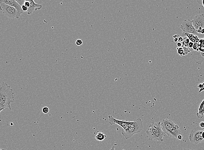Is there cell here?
I'll list each match as a JSON object with an SVG mask.
<instances>
[{"instance_id":"obj_29","label":"cell","mask_w":204,"mask_h":150,"mask_svg":"<svg viewBox=\"0 0 204 150\" xmlns=\"http://www.w3.org/2000/svg\"><path fill=\"white\" fill-rule=\"evenodd\" d=\"M178 42L179 43H182L183 42V38L182 37L180 36V37L178 38Z\"/></svg>"},{"instance_id":"obj_37","label":"cell","mask_w":204,"mask_h":150,"mask_svg":"<svg viewBox=\"0 0 204 150\" xmlns=\"http://www.w3.org/2000/svg\"><path fill=\"white\" fill-rule=\"evenodd\" d=\"M2 150H6L5 149H2Z\"/></svg>"},{"instance_id":"obj_3","label":"cell","mask_w":204,"mask_h":150,"mask_svg":"<svg viewBox=\"0 0 204 150\" xmlns=\"http://www.w3.org/2000/svg\"><path fill=\"white\" fill-rule=\"evenodd\" d=\"M161 125L163 132L170 138L177 139L178 135H181V131L178 125L170 119H163Z\"/></svg>"},{"instance_id":"obj_20","label":"cell","mask_w":204,"mask_h":150,"mask_svg":"<svg viewBox=\"0 0 204 150\" xmlns=\"http://www.w3.org/2000/svg\"><path fill=\"white\" fill-rule=\"evenodd\" d=\"M42 112L44 114H47L49 112V109L47 107H44L42 109Z\"/></svg>"},{"instance_id":"obj_32","label":"cell","mask_w":204,"mask_h":150,"mask_svg":"<svg viewBox=\"0 0 204 150\" xmlns=\"http://www.w3.org/2000/svg\"><path fill=\"white\" fill-rule=\"evenodd\" d=\"M180 37V36L178 34L175 35L174 36H173V37L174 38V39H178Z\"/></svg>"},{"instance_id":"obj_30","label":"cell","mask_w":204,"mask_h":150,"mask_svg":"<svg viewBox=\"0 0 204 150\" xmlns=\"http://www.w3.org/2000/svg\"><path fill=\"white\" fill-rule=\"evenodd\" d=\"M177 46L178 47V48H181L182 46V43L178 42V43H177Z\"/></svg>"},{"instance_id":"obj_24","label":"cell","mask_w":204,"mask_h":150,"mask_svg":"<svg viewBox=\"0 0 204 150\" xmlns=\"http://www.w3.org/2000/svg\"><path fill=\"white\" fill-rule=\"evenodd\" d=\"M21 9H22V11L23 12H26L28 11V7H26V6L23 4V5H21Z\"/></svg>"},{"instance_id":"obj_36","label":"cell","mask_w":204,"mask_h":150,"mask_svg":"<svg viewBox=\"0 0 204 150\" xmlns=\"http://www.w3.org/2000/svg\"><path fill=\"white\" fill-rule=\"evenodd\" d=\"M181 150H196L187 149H181Z\"/></svg>"},{"instance_id":"obj_18","label":"cell","mask_w":204,"mask_h":150,"mask_svg":"<svg viewBox=\"0 0 204 150\" xmlns=\"http://www.w3.org/2000/svg\"><path fill=\"white\" fill-rule=\"evenodd\" d=\"M198 88H199V90L198 93H200L204 90V82L202 83H199L198 86Z\"/></svg>"},{"instance_id":"obj_35","label":"cell","mask_w":204,"mask_h":150,"mask_svg":"<svg viewBox=\"0 0 204 150\" xmlns=\"http://www.w3.org/2000/svg\"><path fill=\"white\" fill-rule=\"evenodd\" d=\"M202 5H203V7L204 8V0L202 1Z\"/></svg>"},{"instance_id":"obj_10","label":"cell","mask_w":204,"mask_h":150,"mask_svg":"<svg viewBox=\"0 0 204 150\" xmlns=\"http://www.w3.org/2000/svg\"><path fill=\"white\" fill-rule=\"evenodd\" d=\"M108 118H109V124L110 125H117L122 128V130H125L127 129L129 121L118 120V119L115 118L113 116L111 115L108 116Z\"/></svg>"},{"instance_id":"obj_19","label":"cell","mask_w":204,"mask_h":150,"mask_svg":"<svg viewBox=\"0 0 204 150\" xmlns=\"http://www.w3.org/2000/svg\"><path fill=\"white\" fill-rule=\"evenodd\" d=\"M183 48V50H184V53L185 55H187L188 54V53L190 52L189 50H188V48L187 47H182Z\"/></svg>"},{"instance_id":"obj_12","label":"cell","mask_w":204,"mask_h":150,"mask_svg":"<svg viewBox=\"0 0 204 150\" xmlns=\"http://www.w3.org/2000/svg\"><path fill=\"white\" fill-rule=\"evenodd\" d=\"M29 1L30 3V6L28 9V11H27L28 15H30L33 13V12L40 10L42 9V5L41 4L36 3L33 0H30V1Z\"/></svg>"},{"instance_id":"obj_23","label":"cell","mask_w":204,"mask_h":150,"mask_svg":"<svg viewBox=\"0 0 204 150\" xmlns=\"http://www.w3.org/2000/svg\"><path fill=\"white\" fill-rule=\"evenodd\" d=\"M196 31L198 34H204V28H200L198 29V30H197Z\"/></svg>"},{"instance_id":"obj_6","label":"cell","mask_w":204,"mask_h":150,"mask_svg":"<svg viewBox=\"0 0 204 150\" xmlns=\"http://www.w3.org/2000/svg\"><path fill=\"white\" fill-rule=\"evenodd\" d=\"M0 10L8 18H17V11L13 7L0 2Z\"/></svg>"},{"instance_id":"obj_27","label":"cell","mask_w":204,"mask_h":150,"mask_svg":"<svg viewBox=\"0 0 204 150\" xmlns=\"http://www.w3.org/2000/svg\"><path fill=\"white\" fill-rule=\"evenodd\" d=\"M199 126L201 128H203V129H204V121H203V122H201V123H199Z\"/></svg>"},{"instance_id":"obj_5","label":"cell","mask_w":204,"mask_h":150,"mask_svg":"<svg viewBox=\"0 0 204 150\" xmlns=\"http://www.w3.org/2000/svg\"><path fill=\"white\" fill-rule=\"evenodd\" d=\"M204 130L198 128H193L189 134V139L190 142L194 144H198L204 141L202 133Z\"/></svg>"},{"instance_id":"obj_15","label":"cell","mask_w":204,"mask_h":150,"mask_svg":"<svg viewBox=\"0 0 204 150\" xmlns=\"http://www.w3.org/2000/svg\"><path fill=\"white\" fill-rule=\"evenodd\" d=\"M198 48L199 52H204V38L199 39L198 43Z\"/></svg>"},{"instance_id":"obj_4","label":"cell","mask_w":204,"mask_h":150,"mask_svg":"<svg viewBox=\"0 0 204 150\" xmlns=\"http://www.w3.org/2000/svg\"><path fill=\"white\" fill-rule=\"evenodd\" d=\"M143 129L142 120L140 118H138L135 121H129L127 129L125 130H122V134L125 139H128L134 135L141 132Z\"/></svg>"},{"instance_id":"obj_7","label":"cell","mask_w":204,"mask_h":150,"mask_svg":"<svg viewBox=\"0 0 204 150\" xmlns=\"http://www.w3.org/2000/svg\"><path fill=\"white\" fill-rule=\"evenodd\" d=\"M182 30L183 34H191L196 35L198 34L196 30L193 26L191 20H185L179 27Z\"/></svg>"},{"instance_id":"obj_33","label":"cell","mask_w":204,"mask_h":150,"mask_svg":"<svg viewBox=\"0 0 204 150\" xmlns=\"http://www.w3.org/2000/svg\"><path fill=\"white\" fill-rule=\"evenodd\" d=\"M115 145H113L110 150H115Z\"/></svg>"},{"instance_id":"obj_25","label":"cell","mask_w":204,"mask_h":150,"mask_svg":"<svg viewBox=\"0 0 204 150\" xmlns=\"http://www.w3.org/2000/svg\"><path fill=\"white\" fill-rule=\"evenodd\" d=\"M24 4L25 6L26 7H28V8H29L30 6V3L29 1H25L24 3Z\"/></svg>"},{"instance_id":"obj_34","label":"cell","mask_w":204,"mask_h":150,"mask_svg":"<svg viewBox=\"0 0 204 150\" xmlns=\"http://www.w3.org/2000/svg\"><path fill=\"white\" fill-rule=\"evenodd\" d=\"M202 137H203V138L204 140V130L203 132V133H202Z\"/></svg>"},{"instance_id":"obj_22","label":"cell","mask_w":204,"mask_h":150,"mask_svg":"<svg viewBox=\"0 0 204 150\" xmlns=\"http://www.w3.org/2000/svg\"><path fill=\"white\" fill-rule=\"evenodd\" d=\"M193 48L194 51H198V43H194Z\"/></svg>"},{"instance_id":"obj_17","label":"cell","mask_w":204,"mask_h":150,"mask_svg":"<svg viewBox=\"0 0 204 150\" xmlns=\"http://www.w3.org/2000/svg\"><path fill=\"white\" fill-rule=\"evenodd\" d=\"M177 50L178 53L180 55V56H184L185 55L184 53V50H183V48H177Z\"/></svg>"},{"instance_id":"obj_2","label":"cell","mask_w":204,"mask_h":150,"mask_svg":"<svg viewBox=\"0 0 204 150\" xmlns=\"http://www.w3.org/2000/svg\"><path fill=\"white\" fill-rule=\"evenodd\" d=\"M148 138L149 140L162 142L165 134L162 129L161 123L152 122L148 127L146 131Z\"/></svg>"},{"instance_id":"obj_11","label":"cell","mask_w":204,"mask_h":150,"mask_svg":"<svg viewBox=\"0 0 204 150\" xmlns=\"http://www.w3.org/2000/svg\"><path fill=\"white\" fill-rule=\"evenodd\" d=\"M191 58L198 64L204 63V52L193 51L191 53Z\"/></svg>"},{"instance_id":"obj_9","label":"cell","mask_w":204,"mask_h":150,"mask_svg":"<svg viewBox=\"0 0 204 150\" xmlns=\"http://www.w3.org/2000/svg\"><path fill=\"white\" fill-rule=\"evenodd\" d=\"M192 22L196 30L200 28H204V14L196 15L192 20Z\"/></svg>"},{"instance_id":"obj_31","label":"cell","mask_w":204,"mask_h":150,"mask_svg":"<svg viewBox=\"0 0 204 150\" xmlns=\"http://www.w3.org/2000/svg\"><path fill=\"white\" fill-rule=\"evenodd\" d=\"M177 139H178V140H179V141H180V140H182V136H181V135H178V136H177Z\"/></svg>"},{"instance_id":"obj_26","label":"cell","mask_w":204,"mask_h":150,"mask_svg":"<svg viewBox=\"0 0 204 150\" xmlns=\"http://www.w3.org/2000/svg\"><path fill=\"white\" fill-rule=\"evenodd\" d=\"M17 1L18 2L19 4L21 6V5H23V4H24V1H23V0L20 1V0H18V1Z\"/></svg>"},{"instance_id":"obj_16","label":"cell","mask_w":204,"mask_h":150,"mask_svg":"<svg viewBox=\"0 0 204 150\" xmlns=\"http://www.w3.org/2000/svg\"><path fill=\"white\" fill-rule=\"evenodd\" d=\"M106 135L101 132H98V133L96 135L95 138L98 141H103L106 138Z\"/></svg>"},{"instance_id":"obj_14","label":"cell","mask_w":204,"mask_h":150,"mask_svg":"<svg viewBox=\"0 0 204 150\" xmlns=\"http://www.w3.org/2000/svg\"><path fill=\"white\" fill-rule=\"evenodd\" d=\"M184 34L188 38L190 41L193 43H198V41H199V39H200L198 38L197 36H196V35L188 34Z\"/></svg>"},{"instance_id":"obj_28","label":"cell","mask_w":204,"mask_h":150,"mask_svg":"<svg viewBox=\"0 0 204 150\" xmlns=\"http://www.w3.org/2000/svg\"><path fill=\"white\" fill-rule=\"evenodd\" d=\"M5 108H5L4 106H1V105H0V115H1V112L3 111V110H4Z\"/></svg>"},{"instance_id":"obj_1","label":"cell","mask_w":204,"mask_h":150,"mask_svg":"<svg viewBox=\"0 0 204 150\" xmlns=\"http://www.w3.org/2000/svg\"><path fill=\"white\" fill-rule=\"evenodd\" d=\"M14 93L11 87L4 82L0 83V105L12 110L11 104L14 102Z\"/></svg>"},{"instance_id":"obj_38","label":"cell","mask_w":204,"mask_h":150,"mask_svg":"<svg viewBox=\"0 0 204 150\" xmlns=\"http://www.w3.org/2000/svg\"><path fill=\"white\" fill-rule=\"evenodd\" d=\"M0 150H2V149H0Z\"/></svg>"},{"instance_id":"obj_21","label":"cell","mask_w":204,"mask_h":150,"mask_svg":"<svg viewBox=\"0 0 204 150\" xmlns=\"http://www.w3.org/2000/svg\"><path fill=\"white\" fill-rule=\"evenodd\" d=\"M76 44L78 46H80L83 44V41L81 39H78L76 42Z\"/></svg>"},{"instance_id":"obj_13","label":"cell","mask_w":204,"mask_h":150,"mask_svg":"<svg viewBox=\"0 0 204 150\" xmlns=\"http://www.w3.org/2000/svg\"><path fill=\"white\" fill-rule=\"evenodd\" d=\"M198 112L196 114V116L198 118H202L204 116V99L202 101L198 108Z\"/></svg>"},{"instance_id":"obj_8","label":"cell","mask_w":204,"mask_h":150,"mask_svg":"<svg viewBox=\"0 0 204 150\" xmlns=\"http://www.w3.org/2000/svg\"><path fill=\"white\" fill-rule=\"evenodd\" d=\"M0 2L5 4H8L16 9L17 11V17L16 19L19 18L21 15L23 13L21 7L19 4L15 0H0Z\"/></svg>"}]
</instances>
